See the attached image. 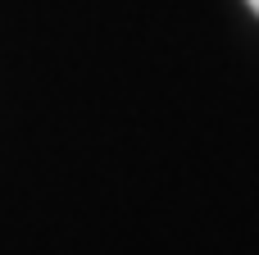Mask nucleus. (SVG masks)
Listing matches in <instances>:
<instances>
[{"label": "nucleus", "mask_w": 259, "mask_h": 255, "mask_svg": "<svg viewBox=\"0 0 259 255\" xmlns=\"http://www.w3.org/2000/svg\"><path fill=\"white\" fill-rule=\"evenodd\" d=\"M250 9H255V14H259V0H250Z\"/></svg>", "instance_id": "f257e3e1"}]
</instances>
